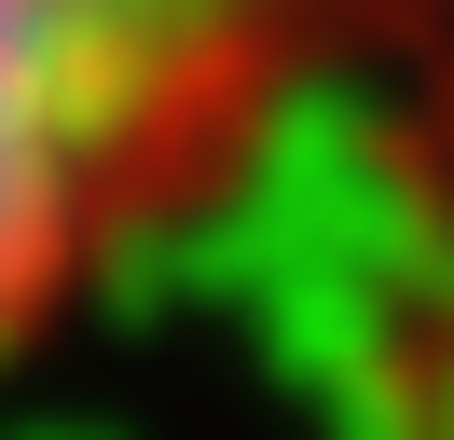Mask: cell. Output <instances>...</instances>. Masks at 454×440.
Listing matches in <instances>:
<instances>
[{
    "label": "cell",
    "mask_w": 454,
    "mask_h": 440,
    "mask_svg": "<svg viewBox=\"0 0 454 440\" xmlns=\"http://www.w3.org/2000/svg\"><path fill=\"white\" fill-rule=\"evenodd\" d=\"M454 0H0V358L221 234Z\"/></svg>",
    "instance_id": "1"
}]
</instances>
